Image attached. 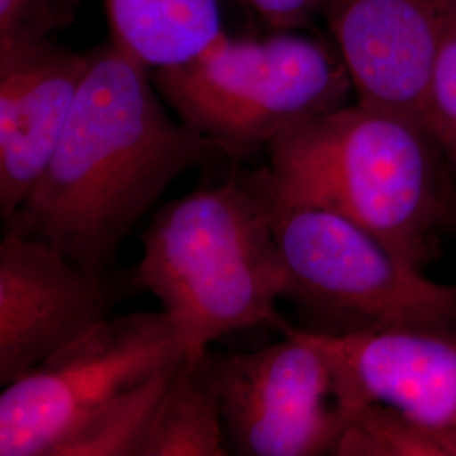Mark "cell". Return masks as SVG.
Instances as JSON below:
<instances>
[{
	"label": "cell",
	"instance_id": "obj_17",
	"mask_svg": "<svg viewBox=\"0 0 456 456\" xmlns=\"http://www.w3.org/2000/svg\"><path fill=\"white\" fill-rule=\"evenodd\" d=\"M426 129L456 173V16L436 53L424 107Z\"/></svg>",
	"mask_w": 456,
	"mask_h": 456
},
{
	"label": "cell",
	"instance_id": "obj_10",
	"mask_svg": "<svg viewBox=\"0 0 456 456\" xmlns=\"http://www.w3.org/2000/svg\"><path fill=\"white\" fill-rule=\"evenodd\" d=\"M301 330L330 362L346 421L363 406L382 404L418 423L456 431V330Z\"/></svg>",
	"mask_w": 456,
	"mask_h": 456
},
{
	"label": "cell",
	"instance_id": "obj_15",
	"mask_svg": "<svg viewBox=\"0 0 456 456\" xmlns=\"http://www.w3.org/2000/svg\"><path fill=\"white\" fill-rule=\"evenodd\" d=\"M335 455L453 456L456 431L426 426L382 404L355 411Z\"/></svg>",
	"mask_w": 456,
	"mask_h": 456
},
{
	"label": "cell",
	"instance_id": "obj_4",
	"mask_svg": "<svg viewBox=\"0 0 456 456\" xmlns=\"http://www.w3.org/2000/svg\"><path fill=\"white\" fill-rule=\"evenodd\" d=\"M248 178L269 212L286 271L284 297L310 318V331L456 330V286L424 276L423 269L342 213L282 191L265 166Z\"/></svg>",
	"mask_w": 456,
	"mask_h": 456
},
{
	"label": "cell",
	"instance_id": "obj_18",
	"mask_svg": "<svg viewBox=\"0 0 456 456\" xmlns=\"http://www.w3.org/2000/svg\"><path fill=\"white\" fill-rule=\"evenodd\" d=\"M273 28L301 29L320 16L322 0H242Z\"/></svg>",
	"mask_w": 456,
	"mask_h": 456
},
{
	"label": "cell",
	"instance_id": "obj_6",
	"mask_svg": "<svg viewBox=\"0 0 456 456\" xmlns=\"http://www.w3.org/2000/svg\"><path fill=\"white\" fill-rule=\"evenodd\" d=\"M186 355L164 313L107 316L0 394V456H49L83 419Z\"/></svg>",
	"mask_w": 456,
	"mask_h": 456
},
{
	"label": "cell",
	"instance_id": "obj_12",
	"mask_svg": "<svg viewBox=\"0 0 456 456\" xmlns=\"http://www.w3.org/2000/svg\"><path fill=\"white\" fill-rule=\"evenodd\" d=\"M110 39L149 69L193 60L225 33L216 0H103Z\"/></svg>",
	"mask_w": 456,
	"mask_h": 456
},
{
	"label": "cell",
	"instance_id": "obj_13",
	"mask_svg": "<svg viewBox=\"0 0 456 456\" xmlns=\"http://www.w3.org/2000/svg\"><path fill=\"white\" fill-rule=\"evenodd\" d=\"M228 446L208 350L186 354L158 403L139 456H224Z\"/></svg>",
	"mask_w": 456,
	"mask_h": 456
},
{
	"label": "cell",
	"instance_id": "obj_19",
	"mask_svg": "<svg viewBox=\"0 0 456 456\" xmlns=\"http://www.w3.org/2000/svg\"><path fill=\"white\" fill-rule=\"evenodd\" d=\"M455 216H456V207H455Z\"/></svg>",
	"mask_w": 456,
	"mask_h": 456
},
{
	"label": "cell",
	"instance_id": "obj_5",
	"mask_svg": "<svg viewBox=\"0 0 456 456\" xmlns=\"http://www.w3.org/2000/svg\"><path fill=\"white\" fill-rule=\"evenodd\" d=\"M178 118L232 159L257 154L294 126L346 105L354 85L337 48L299 34H222L193 60L154 69Z\"/></svg>",
	"mask_w": 456,
	"mask_h": 456
},
{
	"label": "cell",
	"instance_id": "obj_14",
	"mask_svg": "<svg viewBox=\"0 0 456 456\" xmlns=\"http://www.w3.org/2000/svg\"><path fill=\"white\" fill-rule=\"evenodd\" d=\"M176 365L97 409L71 429L49 456H139L154 411Z\"/></svg>",
	"mask_w": 456,
	"mask_h": 456
},
{
	"label": "cell",
	"instance_id": "obj_7",
	"mask_svg": "<svg viewBox=\"0 0 456 456\" xmlns=\"http://www.w3.org/2000/svg\"><path fill=\"white\" fill-rule=\"evenodd\" d=\"M276 328L284 338L267 348L208 354L228 444L244 456L335 455L346 418L330 362L301 328Z\"/></svg>",
	"mask_w": 456,
	"mask_h": 456
},
{
	"label": "cell",
	"instance_id": "obj_3",
	"mask_svg": "<svg viewBox=\"0 0 456 456\" xmlns=\"http://www.w3.org/2000/svg\"><path fill=\"white\" fill-rule=\"evenodd\" d=\"M134 282L159 299L186 354L233 331L276 326L286 271L248 173L164 205L142 235Z\"/></svg>",
	"mask_w": 456,
	"mask_h": 456
},
{
	"label": "cell",
	"instance_id": "obj_8",
	"mask_svg": "<svg viewBox=\"0 0 456 456\" xmlns=\"http://www.w3.org/2000/svg\"><path fill=\"white\" fill-rule=\"evenodd\" d=\"M107 279L45 240L4 232L0 384L7 386L109 316Z\"/></svg>",
	"mask_w": 456,
	"mask_h": 456
},
{
	"label": "cell",
	"instance_id": "obj_2",
	"mask_svg": "<svg viewBox=\"0 0 456 456\" xmlns=\"http://www.w3.org/2000/svg\"><path fill=\"white\" fill-rule=\"evenodd\" d=\"M436 149L423 124L357 102L277 135L265 167L282 191L352 218L423 269L448 216Z\"/></svg>",
	"mask_w": 456,
	"mask_h": 456
},
{
	"label": "cell",
	"instance_id": "obj_11",
	"mask_svg": "<svg viewBox=\"0 0 456 456\" xmlns=\"http://www.w3.org/2000/svg\"><path fill=\"white\" fill-rule=\"evenodd\" d=\"M90 54L54 39L0 53V215L9 220L58 146Z\"/></svg>",
	"mask_w": 456,
	"mask_h": 456
},
{
	"label": "cell",
	"instance_id": "obj_1",
	"mask_svg": "<svg viewBox=\"0 0 456 456\" xmlns=\"http://www.w3.org/2000/svg\"><path fill=\"white\" fill-rule=\"evenodd\" d=\"M88 54L58 146L4 232L45 240L105 276L173 181L227 156L167 115L151 69L112 39Z\"/></svg>",
	"mask_w": 456,
	"mask_h": 456
},
{
	"label": "cell",
	"instance_id": "obj_16",
	"mask_svg": "<svg viewBox=\"0 0 456 456\" xmlns=\"http://www.w3.org/2000/svg\"><path fill=\"white\" fill-rule=\"evenodd\" d=\"M83 0H0V53L53 39L69 28Z\"/></svg>",
	"mask_w": 456,
	"mask_h": 456
},
{
	"label": "cell",
	"instance_id": "obj_9",
	"mask_svg": "<svg viewBox=\"0 0 456 456\" xmlns=\"http://www.w3.org/2000/svg\"><path fill=\"white\" fill-rule=\"evenodd\" d=\"M456 0H322L359 103L424 124L426 95Z\"/></svg>",
	"mask_w": 456,
	"mask_h": 456
}]
</instances>
